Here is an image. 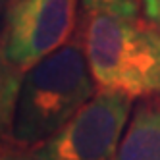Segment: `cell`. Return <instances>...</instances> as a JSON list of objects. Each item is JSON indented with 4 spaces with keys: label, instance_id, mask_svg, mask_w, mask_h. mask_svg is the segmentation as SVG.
I'll return each instance as SVG.
<instances>
[{
    "label": "cell",
    "instance_id": "cell-7",
    "mask_svg": "<svg viewBox=\"0 0 160 160\" xmlns=\"http://www.w3.org/2000/svg\"><path fill=\"white\" fill-rule=\"evenodd\" d=\"M83 12H102L123 18H139L141 0H79Z\"/></svg>",
    "mask_w": 160,
    "mask_h": 160
},
{
    "label": "cell",
    "instance_id": "cell-1",
    "mask_svg": "<svg viewBox=\"0 0 160 160\" xmlns=\"http://www.w3.org/2000/svg\"><path fill=\"white\" fill-rule=\"evenodd\" d=\"M97 89L81 37L68 41L23 73L10 143L33 151L70 122Z\"/></svg>",
    "mask_w": 160,
    "mask_h": 160
},
{
    "label": "cell",
    "instance_id": "cell-4",
    "mask_svg": "<svg viewBox=\"0 0 160 160\" xmlns=\"http://www.w3.org/2000/svg\"><path fill=\"white\" fill-rule=\"evenodd\" d=\"M79 0H14L2 44L8 60L27 72L39 60L72 41Z\"/></svg>",
    "mask_w": 160,
    "mask_h": 160
},
{
    "label": "cell",
    "instance_id": "cell-5",
    "mask_svg": "<svg viewBox=\"0 0 160 160\" xmlns=\"http://www.w3.org/2000/svg\"><path fill=\"white\" fill-rule=\"evenodd\" d=\"M114 160H160V98L145 97L135 106Z\"/></svg>",
    "mask_w": 160,
    "mask_h": 160
},
{
    "label": "cell",
    "instance_id": "cell-6",
    "mask_svg": "<svg viewBox=\"0 0 160 160\" xmlns=\"http://www.w3.org/2000/svg\"><path fill=\"white\" fill-rule=\"evenodd\" d=\"M23 73V70H19L8 60L2 44V35H0V147L4 141H10Z\"/></svg>",
    "mask_w": 160,
    "mask_h": 160
},
{
    "label": "cell",
    "instance_id": "cell-2",
    "mask_svg": "<svg viewBox=\"0 0 160 160\" xmlns=\"http://www.w3.org/2000/svg\"><path fill=\"white\" fill-rule=\"evenodd\" d=\"M81 42L97 87L131 98L160 93V29L139 18L83 12Z\"/></svg>",
    "mask_w": 160,
    "mask_h": 160
},
{
    "label": "cell",
    "instance_id": "cell-3",
    "mask_svg": "<svg viewBox=\"0 0 160 160\" xmlns=\"http://www.w3.org/2000/svg\"><path fill=\"white\" fill-rule=\"evenodd\" d=\"M133 98L98 89L66 125L31 151L33 160H114L131 118Z\"/></svg>",
    "mask_w": 160,
    "mask_h": 160
},
{
    "label": "cell",
    "instance_id": "cell-9",
    "mask_svg": "<svg viewBox=\"0 0 160 160\" xmlns=\"http://www.w3.org/2000/svg\"><path fill=\"white\" fill-rule=\"evenodd\" d=\"M0 160H29V158H21V156H14V154H0Z\"/></svg>",
    "mask_w": 160,
    "mask_h": 160
},
{
    "label": "cell",
    "instance_id": "cell-8",
    "mask_svg": "<svg viewBox=\"0 0 160 160\" xmlns=\"http://www.w3.org/2000/svg\"><path fill=\"white\" fill-rule=\"evenodd\" d=\"M141 8L147 21L160 29V0H141Z\"/></svg>",
    "mask_w": 160,
    "mask_h": 160
}]
</instances>
